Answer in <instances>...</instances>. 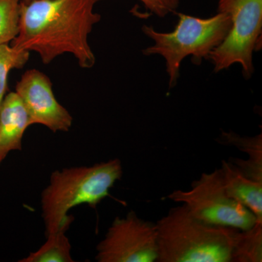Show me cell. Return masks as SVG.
<instances>
[{
    "mask_svg": "<svg viewBox=\"0 0 262 262\" xmlns=\"http://www.w3.org/2000/svg\"><path fill=\"white\" fill-rule=\"evenodd\" d=\"M96 3V0H21L18 34L12 47L36 52L46 64L70 53L82 68H91L96 57L89 36L101 20V15L94 12Z\"/></svg>",
    "mask_w": 262,
    "mask_h": 262,
    "instance_id": "cell-1",
    "label": "cell"
},
{
    "mask_svg": "<svg viewBox=\"0 0 262 262\" xmlns=\"http://www.w3.org/2000/svg\"><path fill=\"white\" fill-rule=\"evenodd\" d=\"M159 262H232L239 229L196 220L185 205L156 223Z\"/></svg>",
    "mask_w": 262,
    "mask_h": 262,
    "instance_id": "cell-2",
    "label": "cell"
},
{
    "mask_svg": "<svg viewBox=\"0 0 262 262\" xmlns=\"http://www.w3.org/2000/svg\"><path fill=\"white\" fill-rule=\"evenodd\" d=\"M122 175L121 162L118 159L53 172L41 200L46 235L61 229L68 230L74 220L67 214L69 211L81 204L96 208L110 195V189Z\"/></svg>",
    "mask_w": 262,
    "mask_h": 262,
    "instance_id": "cell-3",
    "label": "cell"
},
{
    "mask_svg": "<svg viewBox=\"0 0 262 262\" xmlns=\"http://www.w3.org/2000/svg\"><path fill=\"white\" fill-rule=\"evenodd\" d=\"M178 16V24L172 32H158L151 26L142 27L143 32L155 42L143 53L163 57L170 89L177 83L183 60L192 56L193 63L200 65L203 59H209L211 52L223 42L232 26L230 16L220 12L208 18L181 13Z\"/></svg>",
    "mask_w": 262,
    "mask_h": 262,
    "instance_id": "cell-4",
    "label": "cell"
},
{
    "mask_svg": "<svg viewBox=\"0 0 262 262\" xmlns=\"http://www.w3.org/2000/svg\"><path fill=\"white\" fill-rule=\"evenodd\" d=\"M167 198L185 205L194 218L207 225L246 230L262 222L229 195L220 168L202 174L201 178L192 182L189 190L173 191Z\"/></svg>",
    "mask_w": 262,
    "mask_h": 262,
    "instance_id": "cell-5",
    "label": "cell"
},
{
    "mask_svg": "<svg viewBox=\"0 0 262 262\" xmlns=\"http://www.w3.org/2000/svg\"><path fill=\"white\" fill-rule=\"evenodd\" d=\"M218 12L228 14L232 26L223 42L210 55L214 72L237 63L249 79L254 72L253 52L261 44L262 0H219Z\"/></svg>",
    "mask_w": 262,
    "mask_h": 262,
    "instance_id": "cell-6",
    "label": "cell"
},
{
    "mask_svg": "<svg viewBox=\"0 0 262 262\" xmlns=\"http://www.w3.org/2000/svg\"><path fill=\"white\" fill-rule=\"evenodd\" d=\"M99 262L158 261L156 224L141 220L134 211L115 219L98 245Z\"/></svg>",
    "mask_w": 262,
    "mask_h": 262,
    "instance_id": "cell-7",
    "label": "cell"
},
{
    "mask_svg": "<svg viewBox=\"0 0 262 262\" xmlns=\"http://www.w3.org/2000/svg\"><path fill=\"white\" fill-rule=\"evenodd\" d=\"M15 92L28 113L30 125L40 124L54 133L66 132L72 127V115L57 101L51 80L40 71H27L17 83Z\"/></svg>",
    "mask_w": 262,
    "mask_h": 262,
    "instance_id": "cell-8",
    "label": "cell"
},
{
    "mask_svg": "<svg viewBox=\"0 0 262 262\" xmlns=\"http://www.w3.org/2000/svg\"><path fill=\"white\" fill-rule=\"evenodd\" d=\"M30 126L29 117L16 92L5 96L0 106V165L10 151L21 150L22 139Z\"/></svg>",
    "mask_w": 262,
    "mask_h": 262,
    "instance_id": "cell-9",
    "label": "cell"
},
{
    "mask_svg": "<svg viewBox=\"0 0 262 262\" xmlns=\"http://www.w3.org/2000/svg\"><path fill=\"white\" fill-rule=\"evenodd\" d=\"M220 170L229 195L262 221V183L245 177L229 161L223 160Z\"/></svg>",
    "mask_w": 262,
    "mask_h": 262,
    "instance_id": "cell-10",
    "label": "cell"
},
{
    "mask_svg": "<svg viewBox=\"0 0 262 262\" xmlns=\"http://www.w3.org/2000/svg\"><path fill=\"white\" fill-rule=\"evenodd\" d=\"M222 142L228 145L236 146L237 149L248 155V160H229L239 172L247 177L262 183V135L254 137H241L232 132H223Z\"/></svg>",
    "mask_w": 262,
    "mask_h": 262,
    "instance_id": "cell-11",
    "label": "cell"
},
{
    "mask_svg": "<svg viewBox=\"0 0 262 262\" xmlns=\"http://www.w3.org/2000/svg\"><path fill=\"white\" fill-rule=\"evenodd\" d=\"M67 229H61L48 234L47 241L36 252L31 253L20 262H72L71 244L66 236Z\"/></svg>",
    "mask_w": 262,
    "mask_h": 262,
    "instance_id": "cell-12",
    "label": "cell"
},
{
    "mask_svg": "<svg viewBox=\"0 0 262 262\" xmlns=\"http://www.w3.org/2000/svg\"><path fill=\"white\" fill-rule=\"evenodd\" d=\"M261 261L262 222H258L251 228L237 232L232 262Z\"/></svg>",
    "mask_w": 262,
    "mask_h": 262,
    "instance_id": "cell-13",
    "label": "cell"
},
{
    "mask_svg": "<svg viewBox=\"0 0 262 262\" xmlns=\"http://www.w3.org/2000/svg\"><path fill=\"white\" fill-rule=\"evenodd\" d=\"M29 58V52L17 50L8 44L0 45V106L8 89V75L13 69H20Z\"/></svg>",
    "mask_w": 262,
    "mask_h": 262,
    "instance_id": "cell-14",
    "label": "cell"
},
{
    "mask_svg": "<svg viewBox=\"0 0 262 262\" xmlns=\"http://www.w3.org/2000/svg\"><path fill=\"white\" fill-rule=\"evenodd\" d=\"M21 0H0V45L8 44L18 34Z\"/></svg>",
    "mask_w": 262,
    "mask_h": 262,
    "instance_id": "cell-15",
    "label": "cell"
},
{
    "mask_svg": "<svg viewBox=\"0 0 262 262\" xmlns=\"http://www.w3.org/2000/svg\"><path fill=\"white\" fill-rule=\"evenodd\" d=\"M96 3L101 0H96ZM146 9L158 16L165 17L178 8L180 0H140Z\"/></svg>",
    "mask_w": 262,
    "mask_h": 262,
    "instance_id": "cell-16",
    "label": "cell"
},
{
    "mask_svg": "<svg viewBox=\"0 0 262 262\" xmlns=\"http://www.w3.org/2000/svg\"><path fill=\"white\" fill-rule=\"evenodd\" d=\"M22 1H33V0H22Z\"/></svg>",
    "mask_w": 262,
    "mask_h": 262,
    "instance_id": "cell-17",
    "label": "cell"
}]
</instances>
